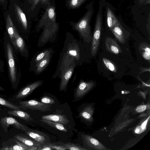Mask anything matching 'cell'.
Masks as SVG:
<instances>
[{"mask_svg": "<svg viewBox=\"0 0 150 150\" xmlns=\"http://www.w3.org/2000/svg\"><path fill=\"white\" fill-rule=\"evenodd\" d=\"M3 46L6 59L8 75L12 86L16 88L21 78V72L18 51L6 31L3 38Z\"/></svg>", "mask_w": 150, "mask_h": 150, "instance_id": "6da1fadb", "label": "cell"}, {"mask_svg": "<svg viewBox=\"0 0 150 150\" xmlns=\"http://www.w3.org/2000/svg\"><path fill=\"white\" fill-rule=\"evenodd\" d=\"M93 4V3L91 2L89 4L85 15L74 25V28L78 31L85 41L88 43L90 42L92 39L90 22L94 11Z\"/></svg>", "mask_w": 150, "mask_h": 150, "instance_id": "7a4b0ae2", "label": "cell"}, {"mask_svg": "<svg viewBox=\"0 0 150 150\" xmlns=\"http://www.w3.org/2000/svg\"><path fill=\"white\" fill-rule=\"evenodd\" d=\"M104 1L105 0H100L99 3L91 45V53L92 56L96 54L99 44L102 29V10Z\"/></svg>", "mask_w": 150, "mask_h": 150, "instance_id": "3957f363", "label": "cell"}, {"mask_svg": "<svg viewBox=\"0 0 150 150\" xmlns=\"http://www.w3.org/2000/svg\"><path fill=\"white\" fill-rule=\"evenodd\" d=\"M21 106L26 109L46 112L51 110V104H45L34 100L23 101L19 102Z\"/></svg>", "mask_w": 150, "mask_h": 150, "instance_id": "277c9868", "label": "cell"}, {"mask_svg": "<svg viewBox=\"0 0 150 150\" xmlns=\"http://www.w3.org/2000/svg\"><path fill=\"white\" fill-rule=\"evenodd\" d=\"M94 82H80L74 93L73 101H77L81 99L93 87Z\"/></svg>", "mask_w": 150, "mask_h": 150, "instance_id": "5b68a950", "label": "cell"}, {"mask_svg": "<svg viewBox=\"0 0 150 150\" xmlns=\"http://www.w3.org/2000/svg\"><path fill=\"white\" fill-rule=\"evenodd\" d=\"M14 35L15 43L18 53L22 57L27 58L28 56V51L25 42L19 34L16 26L14 25Z\"/></svg>", "mask_w": 150, "mask_h": 150, "instance_id": "8992f818", "label": "cell"}, {"mask_svg": "<svg viewBox=\"0 0 150 150\" xmlns=\"http://www.w3.org/2000/svg\"><path fill=\"white\" fill-rule=\"evenodd\" d=\"M0 122L1 125L6 132L10 125L14 126L16 128L24 131L27 130L29 128L26 126L18 121L15 118L9 117H1Z\"/></svg>", "mask_w": 150, "mask_h": 150, "instance_id": "52a82bcc", "label": "cell"}, {"mask_svg": "<svg viewBox=\"0 0 150 150\" xmlns=\"http://www.w3.org/2000/svg\"><path fill=\"white\" fill-rule=\"evenodd\" d=\"M117 40L121 44L125 43L126 40L129 35L118 21L110 30Z\"/></svg>", "mask_w": 150, "mask_h": 150, "instance_id": "ba28073f", "label": "cell"}, {"mask_svg": "<svg viewBox=\"0 0 150 150\" xmlns=\"http://www.w3.org/2000/svg\"><path fill=\"white\" fill-rule=\"evenodd\" d=\"M25 132L30 137L41 144V145L50 143V138L49 136L42 132L29 129Z\"/></svg>", "mask_w": 150, "mask_h": 150, "instance_id": "9c48e42d", "label": "cell"}, {"mask_svg": "<svg viewBox=\"0 0 150 150\" xmlns=\"http://www.w3.org/2000/svg\"><path fill=\"white\" fill-rule=\"evenodd\" d=\"M42 83V81H38L25 86L17 93L16 96V98L21 99L26 97L35 90L40 86Z\"/></svg>", "mask_w": 150, "mask_h": 150, "instance_id": "30bf717a", "label": "cell"}, {"mask_svg": "<svg viewBox=\"0 0 150 150\" xmlns=\"http://www.w3.org/2000/svg\"><path fill=\"white\" fill-rule=\"evenodd\" d=\"M105 45L107 50L111 53L117 54L122 52L120 46L112 38L107 37L105 38Z\"/></svg>", "mask_w": 150, "mask_h": 150, "instance_id": "8fae6325", "label": "cell"}, {"mask_svg": "<svg viewBox=\"0 0 150 150\" xmlns=\"http://www.w3.org/2000/svg\"><path fill=\"white\" fill-rule=\"evenodd\" d=\"M14 10L17 19L24 31L28 30V24L25 15L20 7L17 4H14Z\"/></svg>", "mask_w": 150, "mask_h": 150, "instance_id": "7c38bea8", "label": "cell"}, {"mask_svg": "<svg viewBox=\"0 0 150 150\" xmlns=\"http://www.w3.org/2000/svg\"><path fill=\"white\" fill-rule=\"evenodd\" d=\"M41 119L66 125L69 122L67 117L64 115L50 114L44 115L41 117Z\"/></svg>", "mask_w": 150, "mask_h": 150, "instance_id": "4fadbf2b", "label": "cell"}, {"mask_svg": "<svg viewBox=\"0 0 150 150\" xmlns=\"http://www.w3.org/2000/svg\"><path fill=\"white\" fill-rule=\"evenodd\" d=\"M5 23L6 31L9 36L13 45L16 49L18 51L15 43L14 35V25L13 23L12 20L9 14H8L6 16Z\"/></svg>", "mask_w": 150, "mask_h": 150, "instance_id": "5bb4252c", "label": "cell"}, {"mask_svg": "<svg viewBox=\"0 0 150 150\" xmlns=\"http://www.w3.org/2000/svg\"><path fill=\"white\" fill-rule=\"evenodd\" d=\"M74 67H71L67 68L63 72L59 85L60 91H65L69 81L71 78L74 71Z\"/></svg>", "mask_w": 150, "mask_h": 150, "instance_id": "9a60e30c", "label": "cell"}, {"mask_svg": "<svg viewBox=\"0 0 150 150\" xmlns=\"http://www.w3.org/2000/svg\"><path fill=\"white\" fill-rule=\"evenodd\" d=\"M17 143L10 146H4L0 150H38L39 148L36 146H29L17 140L14 141Z\"/></svg>", "mask_w": 150, "mask_h": 150, "instance_id": "2e32d148", "label": "cell"}, {"mask_svg": "<svg viewBox=\"0 0 150 150\" xmlns=\"http://www.w3.org/2000/svg\"><path fill=\"white\" fill-rule=\"evenodd\" d=\"M15 137L18 140L29 146H36L39 148L41 144L35 141L30 137L16 135Z\"/></svg>", "mask_w": 150, "mask_h": 150, "instance_id": "e0dca14e", "label": "cell"}, {"mask_svg": "<svg viewBox=\"0 0 150 150\" xmlns=\"http://www.w3.org/2000/svg\"><path fill=\"white\" fill-rule=\"evenodd\" d=\"M82 138L83 142L88 147L96 148L99 149H103L104 147L96 139L87 135H83Z\"/></svg>", "mask_w": 150, "mask_h": 150, "instance_id": "ac0fdd59", "label": "cell"}, {"mask_svg": "<svg viewBox=\"0 0 150 150\" xmlns=\"http://www.w3.org/2000/svg\"><path fill=\"white\" fill-rule=\"evenodd\" d=\"M7 113L10 115L16 117L27 121L33 120L28 113L21 110H9L8 111Z\"/></svg>", "mask_w": 150, "mask_h": 150, "instance_id": "d6986e66", "label": "cell"}, {"mask_svg": "<svg viewBox=\"0 0 150 150\" xmlns=\"http://www.w3.org/2000/svg\"><path fill=\"white\" fill-rule=\"evenodd\" d=\"M139 50L142 57L149 62L150 60V45L146 42H142L139 44Z\"/></svg>", "mask_w": 150, "mask_h": 150, "instance_id": "ffe728a7", "label": "cell"}, {"mask_svg": "<svg viewBox=\"0 0 150 150\" xmlns=\"http://www.w3.org/2000/svg\"><path fill=\"white\" fill-rule=\"evenodd\" d=\"M107 24L110 30L118 21L112 11L108 7L107 8Z\"/></svg>", "mask_w": 150, "mask_h": 150, "instance_id": "44dd1931", "label": "cell"}, {"mask_svg": "<svg viewBox=\"0 0 150 150\" xmlns=\"http://www.w3.org/2000/svg\"><path fill=\"white\" fill-rule=\"evenodd\" d=\"M40 121L49 126L50 127L62 132H68L67 130L65 128L63 125L61 124L42 119L40 120Z\"/></svg>", "mask_w": 150, "mask_h": 150, "instance_id": "7402d4cb", "label": "cell"}, {"mask_svg": "<svg viewBox=\"0 0 150 150\" xmlns=\"http://www.w3.org/2000/svg\"><path fill=\"white\" fill-rule=\"evenodd\" d=\"M50 55L37 63L35 65L36 70L37 72L40 73L46 68L49 63Z\"/></svg>", "mask_w": 150, "mask_h": 150, "instance_id": "603a6c76", "label": "cell"}, {"mask_svg": "<svg viewBox=\"0 0 150 150\" xmlns=\"http://www.w3.org/2000/svg\"><path fill=\"white\" fill-rule=\"evenodd\" d=\"M102 60L104 64L108 69L114 72H117V67L112 62L105 58H103Z\"/></svg>", "mask_w": 150, "mask_h": 150, "instance_id": "cb8c5ba5", "label": "cell"}, {"mask_svg": "<svg viewBox=\"0 0 150 150\" xmlns=\"http://www.w3.org/2000/svg\"><path fill=\"white\" fill-rule=\"evenodd\" d=\"M0 104L15 110H21L20 108L8 100L0 97Z\"/></svg>", "mask_w": 150, "mask_h": 150, "instance_id": "d4e9b609", "label": "cell"}, {"mask_svg": "<svg viewBox=\"0 0 150 150\" xmlns=\"http://www.w3.org/2000/svg\"><path fill=\"white\" fill-rule=\"evenodd\" d=\"M66 150H83L87 149L77 144L71 143H68L62 145Z\"/></svg>", "mask_w": 150, "mask_h": 150, "instance_id": "484cf974", "label": "cell"}, {"mask_svg": "<svg viewBox=\"0 0 150 150\" xmlns=\"http://www.w3.org/2000/svg\"><path fill=\"white\" fill-rule=\"evenodd\" d=\"M50 53V51L45 50L38 54L34 60V62L36 64L41 60L46 58Z\"/></svg>", "mask_w": 150, "mask_h": 150, "instance_id": "4316f807", "label": "cell"}, {"mask_svg": "<svg viewBox=\"0 0 150 150\" xmlns=\"http://www.w3.org/2000/svg\"><path fill=\"white\" fill-rule=\"evenodd\" d=\"M89 110L90 109L89 108L86 107L79 111V116L83 119L89 120L91 117Z\"/></svg>", "mask_w": 150, "mask_h": 150, "instance_id": "83f0119b", "label": "cell"}, {"mask_svg": "<svg viewBox=\"0 0 150 150\" xmlns=\"http://www.w3.org/2000/svg\"><path fill=\"white\" fill-rule=\"evenodd\" d=\"M87 0H69L68 4L69 6L72 8H75L80 6Z\"/></svg>", "mask_w": 150, "mask_h": 150, "instance_id": "f1b7e54d", "label": "cell"}, {"mask_svg": "<svg viewBox=\"0 0 150 150\" xmlns=\"http://www.w3.org/2000/svg\"><path fill=\"white\" fill-rule=\"evenodd\" d=\"M40 100L41 102L47 104H52L55 103V101L53 98L47 96L42 97Z\"/></svg>", "mask_w": 150, "mask_h": 150, "instance_id": "f546056e", "label": "cell"}, {"mask_svg": "<svg viewBox=\"0 0 150 150\" xmlns=\"http://www.w3.org/2000/svg\"><path fill=\"white\" fill-rule=\"evenodd\" d=\"M46 146H48L53 150H66V148L63 146L62 145H57L55 144H52L49 143L47 144H45Z\"/></svg>", "mask_w": 150, "mask_h": 150, "instance_id": "4dcf8cb0", "label": "cell"}, {"mask_svg": "<svg viewBox=\"0 0 150 150\" xmlns=\"http://www.w3.org/2000/svg\"><path fill=\"white\" fill-rule=\"evenodd\" d=\"M28 2L31 5V10L33 11L36 6L39 3L40 0H28Z\"/></svg>", "mask_w": 150, "mask_h": 150, "instance_id": "1f68e13d", "label": "cell"}, {"mask_svg": "<svg viewBox=\"0 0 150 150\" xmlns=\"http://www.w3.org/2000/svg\"><path fill=\"white\" fill-rule=\"evenodd\" d=\"M146 108V106L142 105L138 106L136 108V111L138 112H140L145 110Z\"/></svg>", "mask_w": 150, "mask_h": 150, "instance_id": "d6a6232c", "label": "cell"}, {"mask_svg": "<svg viewBox=\"0 0 150 150\" xmlns=\"http://www.w3.org/2000/svg\"><path fill=\"white\" fill-rule=\"evenodd\" d=\"M5 62L4 60L0 58V74L4 72Z\"/></svg>", "mask_w": 150, "mask_h": 150, "instance_id": "836d02e7", "label": "cell"}, {"mask_svg": "<svg viewBox=\"0 0 150 150\" xmlns=\"http://www.w3.org/2000/svg\"><path fill=\"white\" fill-rule=\"evenodd\" d=\"M8 3V0H0V4L4 10L6 9Z\"/></svg>", "mask_w": 150, "mask_h": 150, "instance_id": "e575fe53", "label": "cell"}, {"mask_svg": "<svg viewBox=\"0 0 150 150\" xmlns=\"http://www.w3.org/2000/svg\"><path fill=\"white\" fill-rule=\"evenodd\" d=\"M68 53L69 54L76 57L77 56H78V54L76 51L74 50H70L68 51Z\"/></svg>", "mask_w": 150, "mask_h": 150, "instance_id": "d590c367", "label": "cell"}, {"mask_svg": "<svg viewBox=\"0 0 150 150\" xmlns=\"http://www.w3.org/2000/svg\"><path fill=\"white\" fill-rule=\"evenodd\" d=\"M53 150L50 147L45 145H41L40 147L39 150Z\"/></svg>", "mask_w": 150, "mask_h": 150, "instance_id": "8d00e7d4", "label": "cell"}, {"mask_svg": "<svg viewBox=\"0 0 150 150\" xmlns=\"http://www.w3.org/2000/svg\"><path fill=\"white\" fill-rule=\"evenodd\" d=\"M139 3L142 4H149L150 0H139Z\"/></svg>", "mask_w": 150, "mask_h": 150, "instance_id": "74e56055", "label": "cell"}, {"mask_svg": "<svg viewBox=\"0 0 150 150\" xmlns=\"http://www.w3.org/2000/svg\"><path fill=\"white\" fill-rule=\"evenodd\" d=\"M140 70H141L140 72L139 73L140 74H141L144 72L146 71H149L150 72V68H140Z\"/></svg>", "mask_w": 150, "mask_h": 150, "instance_id": "f35d334b", "label": "cell"}, {"mask_svg": "<svg viewBox=\"0 0 150 150\" xmlns=\"http://www.w3.org/2000/svg\"><path fill=\"white\" fill-rule=\"evenodd\" d=\"M149 118V117L145 121H144L142 125L141 128L143 129H144L145 128L147 121Z\"/></svg>", "mask_w": 150, "mask_h": 150, "instance_id": "ab89813d", "label": "cell"}, {"mask_svg": "<svg viewBox=\"0 0 150 150\" xmlns=\"http://www.w3.org/2000/svg\"><path fill=\"white\" fill-rule=\"evenodd\" d=\"M48 0H40V1L41 3L42 4H44L48 1Z\"/></svg>", "mask_w": 150, "mask_h": 150, "instance_id": "60d3db41", "label": "cell"}, {"mask_svg": "<svg viewBox=\"0 0 150 150\" xmlns=\"http://www.w3.org/2000/svg\"><path fill=\"white\" fill-rule=\"evenodd\" d=\"M139 131V129L138 128H137L135 130V133H138Z\"/></svg>", "mask_w": 150, "mask_h": 150, "instance_id": "b9f144b4", "label": "cell"}, {"mask_svg": "<svg viewBox=\"0 0 150 150\" xmlns=\"http://www.w3.org/2000/svg\"><path fill=\"white\" fill-rule=\"evenodd\" d=\"M4 90V89L0 86V91H3Z\"/></svg>", "mask_w": 150, "mask_h": 150, "instance_id": "7bdbcfd3", "label": "cell"}, {"mask_svg": "<svg viewBox=\"0 0 150 150\" xmlns=\"http://www.w3.org/2000/svg\"><path fill=\"white\" fill-rule=\"evenodd\" d=\"M1 110V107H0V111Z\"/></svg>", "mask_w": 150, "mask_h": 150, "instance_id": "ee69618b", "label": "cell"}]
</instances>
